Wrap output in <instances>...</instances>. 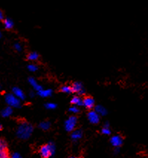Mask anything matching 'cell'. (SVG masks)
I'll return each mask as SVG.
<instances>
[{
  "label": "cell",
  "mask_w": 148,
  "mask_h": 158,
  "mask_svg": "<svg viewBox=\"0 0 148 158\" xmlns=\"http://www.w3.org/2000/svg\"><path fill=\"white\" fill-rule=\"evenodd\" d=\"M29 84H30V85L33 87V88L34 89V90L37 91H39L41 90V89L43 88L42 85H40V84L38 83V82H37V81L33 77L29 78Z\"/></svg>",
  "instance_id": "cell-10"
},
{
  "label": "cell",
  "mask_w": 148,
  "mask_h": 158,
  "mask_svg": "<svg viewBox=\"0 0 148 158\" xmlns=\"http://www.w3.org/2000/svg\"><path fill=\"white\" fill-rule=\"evenodd\" d=\"M39 59V54L37 52L33 51V52L29 53L28 55V59L30 61H36Z\"/></svg>",
  "instance_id": "cell-17"
},
{
  "label": "cell",
  "mask_w": 148,
  "mask_h": 158,
  "mask_svg": "<svg viewBox=\"0 0 148 158\" xmlns=\"http://www.w3.org/2000/svg\"><path fill=\"white\" fill-rule=\"evenodd\" d=\"M39 126H40V128L41 129L44 130V131H47V130H49L50 127H51V123L48 121H44L40 123Z\"/></svg>",
  "instance_id": "cell-18"
},
{
  "label": "cell",
  "mask_w": 148,
  "mask_h": 158,
  "mask_svg": "<svg viewBox=\"0 0 148 158\" xmlns=\"http://www.w3.org/2000/svg\"><path fill=\"white\" fill-rule=\"evenodd\" d=\"M83 106L87 109H92L95 107V100L91 97H86L83 100Z\"/></svg>",
  "instance_id": "cell-7"
},
{
  "label": "cell",
  "mask_w": 148,
  "mask_h": 158,
  "mask_svg": "<svg viewBox=\"0 0 148 158\" xmlns=\"http://www.w3.org/2000/svg\"><path fill=\"white\" fill-rule=\"evenodd\" d=\"M10 158H22V157L20 156V154H18V153H14V154L11 156V157Z\"/></svg>",
  "instance_id": "cell-27"
},
{
  "label": "cell",
  "mask_w": 148,
  "mask_h": 158,
  "mask_svg": "<svg viewBox=\"0 0 148 158\" xmlns=\"http://www.w3.org/2000/svg\"><path fill=\"white\" fill-rule=\"evenodd\" d=\"M34 128L32 125L27 122H23L18 126L17 129V137L22 140H26L32 136Z\"/></svg>",
  "instance_id": "cell-1"
},
{
  "label": "cell",
  "mask_w": 148,
  "mask_h": 158,
  "mask_svg": "<svg viewBox=\"0 0 148 158\" xmlns=\"http://www.w3.org/2000/svg\"><path fill=\"white\" fill-rule=\"evenodd\" d=\"M12 113H13V109H12V108L10 107V106H8V107L5 108V109L2 111L1 115L2 117H8L12 115Z\"/></svg>",
  "instance_id": "cell-15"
},
{
  "label": "cell",
  "mask_w": 148,
  "mask_h": 158,
  "mask_svg": "<svg viewBox=\"0 0 148 158\" xmlns=\"http://www.w3.org/2000/svg\"><path fill=\"white\" fill-rule=\"evenodd\" d=\"M55 152V145L53 143H49L40 148V154L43 158L51 157Z\"/></svg>",
  "instance_id": "cell-2"
},
{
  "label": "cell",
  "mask_w": 148,
  "mask_h": 158,
  "mask_svg": "<svg viewBox=\"0 0 148 158\" xmlns=\"http://www.w3.org/2000/svg\"><path fill=\"white\" fill-rule=\"evenodd\" d=\"M87 117H88L89 121L91 123H92V124H98L99 123L100 116L95 111H90V112H89Z\"/></svg>",
  "instance_id": "cell-5"
},
{
  "label": "cell",
  "mask_w": 148,
  "mask_h": 158,
  "mask_svg": "<svg viewBox=\"0 0 148 158\" xmlns=\"http://www.w3.org/2000/svg\"><path fill=\"white\" fill-rule=\"evenodd\" d=\"M52 93H53V91L51 89L42 88L41 90L37 91V94H38L40 97H49L51 96Z\"/></svg>",
  "instance_id": "cell-12"
},
{
  "label": "cell",
  "mask_w": 148,
  "mask_h": 158,
  "mask_svg": "<svg viewBox=\"0 0 148 158\" xmlns=\"http://www.w3.org/2000/svg\"><path fill=\"white\" fill-rule=\"evenodd\" d=\"M2 88V87H1V85H0V88Z\"/></svg>",
  "instance_id": "cell-33"
},
{
  "label": "cell",
  "mask_w": 148,
  "mask_h": 158,
  "mask_svg": "<svg viewBox=\"0 0 148 158\" xmlns=\"http://www.w3.org/2000/svg\"><path fill=\"white\" fill-rule=\"evenodd\" d=\"M2 37V33H1V31H0V38Z\"/></svg>",
  "instance_id": "cell-31"
},
{
  "label": "cell",
  "mask_w": 148,
  "mask_h": 158,
  "mask_svg": "<svg viewBox=\"0 0 148 158\" xmlns=\"http://www.w3.org/2000/svg\"><path fill=\"white\" fill-rule=\"evenodd\" d=\"M95 112L98 114L99 116H105L107 114V111L104 106H96L95 107Z\"/></svg>",
  "instance_id": "cell-14"
},
{
  "label": "cell",
  "mask_w": 148,
  "mask_h": 158,
  "mask_svg": "<svg viewBox=\"0 0 148 158\" xmlns=\"http://www.w3.org/2000/svg\"><path fill=\"white\" fill-rule=\"evenodd\" d=\"M12 92H13V94L14 95L15 97H17L18 99H20V100H25V98H26L25 93L23 91L22 89L20 88L14 87L12 89Z\"/></svg>",
  "instance_id": "cell-9"
},
{
  "label": "cell",
  "mask_w": 148,
  "mask_h": 158,
  "mask_svg": "<svg viewBox=\"0 0 148 158\" xmlns=\"http://www.w3.org/2000/svg\"><path fill=\"white\" fill-rule=\"evenodd\" d=\"M101 133L103 134H105V135H110L111 134V131H110V127H106V126H104L102 130H101Z\"/></svg>",
  "instance_id": "cell-24"
},
{
  "label": "cell",
  "mask_w": 148,
  "mask_h": 158,
  "mask_svg": "<svg viewBox=\"0 0 148 158\" xmlns=\"http://www.w3.org/2000/svg\"><path fill=\"white\" fill-rule=\"evenodd\" d=\"M82 137H83V132L81 130H75V131H72L71 137L73 140H74V141L78 140H80Z\"/></svg>",
  "instance_id": "cell-13"
},
{
  "label": "cell",
  "mask_w": 148,
  "mask_h": 158,
  "mask_svg": "<svg viewBox=\"0 0 148 158\" xmlns=\"http://www.w3.org/2000/svg\"><path fill=\"white\" fill-rule=\"evenodd\" d=\"M61 91L63 92V93H66V94H70L72 92L71 87L69 86V85H63V86L61 88Z\"/></svg>",
  "instance_id": "cell-20"
},
{
  "label": "cell",
  "mask_w": 148,
  "mask_h": 158,
  "mask_svg": "<svg viewBox=\"0 0 148 158\" xmlns=\"http://www.w3.org/2000/svg\"><path fill=\"white\" fill-rule=\"evenodd\" d=\"M2 129V125L0 124V131H1Z\"/></svg>",
  "instance_id": "cell-30"
},
{
  "label": "cell",
  "mask_w": 148,
  "mask_h": 158,
  "mask_svg": "<svg viewBox=\"0 0 148 158\" xmlns=\"http://www.w3.org/2000/svg\"><path fill=\"white\" fill-rule=\"evenodd\" d=\"M10 154L7 151V149L2 150L0 151V158H10Z\"/></svg>",
  "instance_id": "cell-19"
},
{
  "label": "cell",
  "mask_w": 148,
  "mask_h": 158,
  "mask_svg": "<svg viewBox=\"0 0 148 158\" xmlns=\"http://www.w3.org/2000/svg\"><path fill=\"white\" fill-rule=\"evenodd\" d=\"M110 143H111L112 145L115 147V148H116V147L119 148V147L122 145L123 139L122 137L119 135L113 136V137H111V139H110Z\"/></svg>",
  "instance_id": "cell-8"
},
{
  "label": "cell",
  "mask_w": 148,
  "mask_h": 158,
  "mask_svg": "<svg viewBox=\"0 0 148 158\" xmlns=\"http://www.w3.org/2000/svg\"><path fill=\"white\" fill-rule=\"evenodd\" d=\"M28 69L31 72H35L38 70V67H37V65H36L35 64H29V65H28Z\"/></svg>",
  "instance_id": "cell-22"
},
{
  "label": "cell",
  "mask_w": 148,
  "mask_h": 158,
  "mask_svg": "<svg viewBox=\"0 0 148 158\" xmlns=\"http://www.w3.org/2000/svg\"><path fill=\"white\" fill-rule=\"evenodd\" d=\"M77 119L75 116H71L65 122V129L67 131H72L77 126Z\"/></svg>",
  "instance_id": "cell-4"
},
{
  "label": "cell",
  "mask_w": 148,
  "mask_h": 158,
  "mask_svg": "<svg viewBox=\"0 0 148 158\" xmlns=\"http://www.w3.org/2000/svg\"><path fill=\"white\" fill-rule=\"evenodd\" d=\"M5 102L10 107L19 108L21 105V100L15 97L13 94H8L5 96Z\"/></svg>",
  "instance_id": "cell-3"
},
{
  "label": "cell",
  "mask_w": 148,
  "mask_h": 158,
  "mask_svg": "<svg viewBox=\"0 0 148 158\" xmlns=\"http://www.w3.org/2000/svg\"><path fill=\"white\" fill-rule=\"evenodd\" d=\"M68 111H69V112L72 114H77L79 112H80L79 109L76 106H71V107L69 108V110Z\"/></svg>",
  "instance_id": "cell-25"
},
{
  "label": "cell",
  "mask_w": 148,
  "mask_h": 158,
  "mask_svg": "<svg viewBox=\"0 0 148 158\" xmlns=\"http://www.w3.org/2000/svg\"><path fill=\"white\" fill-rule=\"evenodd\" d=\"M45 106L49 110H54V109H55L57 108V105L54 103H48L45 105Z\"/></svg>",
  "instance_id": "cell-21"
},
{
  "label": "cell",
  "mask_w": 148,
  "mask_h": 158,
  "mask_svg": "<svg viewBox=\"0 0 148 158\" xmlns=\"http://www.w3.org/2000/svg\"><path fill=\"white\" fill-rule=\"evenodd\" d=\"M4 19H5L4 13H3V12L0 10V21H1V20H3Z\"/></svg>",
  "instance_id": "cell-28"
},
{
  "label": "cell",
  "mask_w": 148,
  "mask_h": 158,
  "mask_svg": "<svg viewBox=\"0 0 148 158\" xmlns=\"http://www.w3.org/2000/svg\"><path fill=\"white\" fill-rule=\"evenodd\" d=\"M71 87V89H72V92L77 93L80 95L83 94L84 92H85V90L83 89V84L80 82H74Z\"/></svg>",
  "instance_id": "cell-6"
},
{
  "label": "cell",
  "mask_w": 148,
  "mask_h": 158,
  "mask_svg": "<svg viewBox=\"0 0 148 158\" xmlns=\"http://www.w3.org/2000/svg\"><path fill=\"white\" fill-rule=\"evenodd\" d=\"M29 95H30V97H34V93L33 91H30V94H29Z\"/></svg>",
  "instance_id": "cell-29"
},
{
  "label": "cell",
  "mask_w": 148,
  "mask_h": 158,
  "mask_svg": "<svg viewBox=\"0 0 148 158\" xmlns=\"http://www.w3.org/2000/svg\"><path fill=\"white\" fill-rule=\"evenodd\" d=\"M14 49L16 50L17 51H21L22 49H23V47H22V45L20 43H15L14 45Z\"/></svg>",
  "instance_id": "cell-26"
},
{
  "label": "cell",
  "mask_w": 148,
  "mask_h": 158,
  "mask_svg": "<svg viewBox=\"0 0 148 158\" xmlns=\"http://www.w3.org/2000/svg\"><path fill=\"white\" fill-rule=\"evenodd\" d=\"M3 21V25H4L5 28L7 30H11L14 28V22L13 20L10 18H5Z\"/></svg>",
  "instance_id": "cell-11"
},
{
  "label": "cell",
  "mask_w": 148,
  "mask_h": 158,
  "mask_svg": "<svg viewBox=\"0 0 148 158\" xmlns=\"http://www.w3.org/2000/svg\"><path fill=\"white\" fill-rule=\"evenodd\" d=\"M71 103L76 106H83V100L80 97L74 96L73 97L72 99L71 100Z\"/></svg>",
  "instance_id": "cell-16"
},
{
  "label": "cell",
  "mask_w": 148,
  "mask_h": 158,
  "mask_svg": "<svg viewBox=\"0 0 148 158\" xmlns=\"http://www.w3.org/2000/svg\"><path fill=\"white\" fill-rule=\"evenodd\" d=\"M70 158H76V157H70Z\"/></svg>",
  "instance_id": "cell-32"
},
{
  "label": "cell",
  "mask_w": 148,
  "mask_h": 158,
  "mask_svg": "<svg viewBox=\"0 0 148 158\" xmlns=\"http://www.w3.org/2000/svg\"><path fill=\"white\" fill-rule=\"evenodd\" d=\"M5 149H7V143H6L5 140L0 138V151Z\"/></svg>",
  "instance_id": "cell-23"
}]
</instances>
